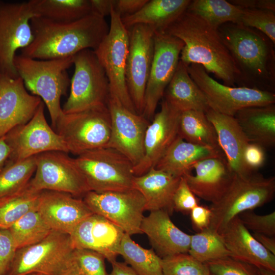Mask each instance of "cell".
I'll return each instance as SVG.
<instances>
[{
    "mask_svg": "<svg viewBox=\"0 0 275 275\" xmlns=\"http://www.w3.org/2000/svg\"><path fill=\"white\" fill-rule=\"evenodd\" d=\"M14 64L26 89L46 104L54 129L64 113L61 98L70 85L67 70L73 64V57L41 60L16 54Z\"/></svg>",
    "mask_w": 275,
    "mask_h": 275,
    "instance_id": "4",
    "label": "cell"
},
{
    "mask_svg": "<svg viewBox=\"0 0 275 275\" xmlns=\"http://www.w3.org/2000/svg\"><path fill=\"white\" fill-rule=\"evenodd\" d=\"M238 216L249 231L274 237V211L265 215H259L251 210H248L242 212Z\"/></svg>",
    "mask_w": 275,
    "mask_h": 275,
    "instance_id": "44",
    "label": "cell"
},
{
    "mask_svg": "<svg viewBox=\"0 0 275 275\" xmlns=\"http://www.w3.org/2000/svg\"><path fill=\"white\" fill-rule=\"evenodd\" d=\"M34 17L28 2L0 1V74L19 77L14 59L16 52L27 47L33 40L31 21Z\"/></svg>",
    "mask_w": 275,
    "mask_h": 275,
    "instance_id": "13",
    "label": "cell"
},
{
    "mask_svg": "<svg viewBox=\"0 0 275 275\" xmlns=\"http://www.w3.org/2000/svg\"><path fill=\"white\" fill-rule=\"evenodd\" d=\"M163 275H210L206 264L188 253H179L161 258Z\"/></svg>",
    "mask_w": 275,
    "mask_h": 275,
    "instance_id": "40",
    "label": "cell"
},
{
    "mask_svg": "<svg viewBox=\"0 0 275 275\" xmlns=\"http://www.w3.org/2000/svg\"><path fill=\"white\" fill-rule=\"evenodd\" d=\"M35 172L28 185L36 191L63 192L74 197L90 191L75 158L67 152L51 151L37 155Z\"/></svg>",
    "mask_w": 275,
    "mask_h": 275,
    "instance_id": "12",
    "label": "cell"
},
{
    "mask_svg": "<svg viewBox=\"0 0 275 275\" xmlns=\"http://www.w3.org/2000/svg\"><path fill=\"white\" fill-rule=\"evenodd\" d=\"M162 98L181 113L190 110L206 113L210 109L202 92L188 73L187 66L180 60Z\"/></svg>",
    "mask_w": 275,
    "mask_h": 275,
    "instance_id": "30",
    "label": "cell"
},
{
    "mask_svg": "<svg viewBox=\"0 0 275 275\" xmlns=\"http://www.w3.org/2000/svg\"><path fill=\"white\" fill-rule=\"evenodd\" d=\"M252 235L263 247L273 255H275L274 237H271L258 233H253Z\"/></svg>",
    "mask_w": 275,
    "mask_h": 275,
    "instance_id": "53",
    "label": "cell"
},
{
    "mask_svg": "<svg viewBox=\"0 0 275 275\" xmlns=\"http://www.w3.org/2000/svg\"><path fill=\"white\" fill-rule=\"evenodd\" d=\"M35 17L58 22L80 19L92 13L90 0H30Z\"/></svg>",
    "mask_w": 275,
    "mask_h": 275,
    "instance_id": "33",
    "label": "cell"
},
{
    "mask_svg": "<svg viewBox=\"0 0 275 275\" xmlns=\"http://www.w3.org/2000/svg\"><path fill=\"white\" fill-rule=\"evenodd\" d=\"M74 261L83 275H108L105 258L101 254L88 249H75Z\"/></svg>",
    "mask_w": 275,
    "mask_h": 275,
    "instance_id": "43",
    "label": "cell"
},
{
    "mask_svg": "<svg viewBox=\"0 0 275 275\" xmlns=\"http://www.w3.org/2000/svg\"><path fill=\"white\" fill-rule=\"evenodd\" d=\"M129 31L126 80L136 113L142 115L144 98L154 54L155 31L149 26L136 24Z\"/></svg>",
    "mask_w": 275,
    "mask_h": 275,
    "instance_id": "17",
    "label": "cell"
},
{
    "mask_svg": "<svg viewBox=\"0 0 275 275\" xmlns=\"http://www.w3.org/2000/svg\"><path fill=\"white\" fill-rule=\"evenodd\" d=\"M218 30L239 73L238 85L273 92L274 44L260 31L226 23Z\"/></svg>",
    "mask_w": 275,
    "mask_h": 275,
    "instance_id": "3",
    "label": "cell"
},
{
    "mask_svg": "<svg viewBox=\"0 0 275 275\" xmlns=\"http://www.w3.org/2000/svg\"><path fill=\"white\" fill-rule=\"evenodd\" d=\"M192 169L195 175L188 173L182 177L196 197L211 204L222 197L234 175L224 156L202 160Z\"/></svg>",
    "mask_w": 275,
    "mask_h": 275,
    "instance_id": "23",
    "label": "cell"
},
{
    "mask_svg": "<svg viewBox=\"0 0 275 275\" xmlns=\"http://www.w3.org/2000/svg\"><path fill=\"white\" fill-rule=\"evenodd\" d=\"M250 143L265 148L275 145V105L245 107L234 116Z\"/></svg>",
    "mask_w": 275,
    "mask_h": 275,
    "instance_id": "31",
    "label": "cell"
},
{
    "mask_svg": "<svg viewBox=\"0 0 275 275\" xmlns=\"http://www.w3.org/2000/svg\"><path fill=\"white\" fill-rule=\"evenodd\" d=\"M184 43L180 60L201 65L224 85L238 84L239 73L216 29L187 10L164 31Z\"/></svg>",
    "mask_w": 275,
    "mask_h": 275,
    "instance_id": "2",
    "label": "cell"
},
{
    "mask_svg": "<svg viewBox=\"0 0 275 275\" xmlns=\"http://www.w3.org/2000/svg\"><path fill=\"white\" fill-rule=\"evenodd\" d=\"M162 99L160 111L155 114L146 131L144 156L133 167L135 176L142 175L154 168L178 136L181 112Z\"/></svg>",
    "mask_w": 275,
    "mask_h": 275,
    "instance_id": "19",
    "label": "cell"
},
{
    "mask_svg": "<svg viewBox=\"0 0 275 275\" xmlns=\"http://www.w3.org/2000/svg\"><path fill=\"white\" fill-rule=\"evenodd\" d=\"M119 255L138 275H163L161 258L152 249L140 246L125 233L120 245Z\"/></svg>",
    "mask_w": 275,
    "mask_h": 275,
    "instance_id": "34",
    "label": "cell"
},
{
    "mask_svg": "<svg viewBox=\"0 0 275 275\" xmlns=\"http://www.w3.org/2000/svg\"><path fill=\"white\" fill-rule=\"evenodd\" d=\"M148 0H115L114 9L121 17L130 15L139 11Z\"/></svg>",
    "mask_w": 275,
    "mask_h": 275,
    "instance_id": "49",
    "label": "cell"
},
{
    "mask_svg": "<svg viewBox=\"0 0 275 275\" xmlns=\"http://www.w3.org/2000/svg\"><path fill=\"white\" fill-rule=\"evenodd\" d=\"M190 0H148L135 13L121 17L125 27L128 30L136 24L152 28L155 33H164L180 17L190 3Z\"/></svg>",
    "mask_w": 275,
    "mask_h": 275,
    "instance_id": "29",
    "label": "cell"
},
{
    "mask_svg": "<svg viewBox=\"0 0 275 275\" xmlns=\"http://www.w3.org/2000/svg\"><path fill=\"white\" fill-rule=\"evenodd\" d=\"M243 157L248 168L254 172L263 166L265 162L264 148L258 144L249 143L244 149Z\"/></svg>",
    "mask_w": 275,
    "mask_h": 275,
    "instance_id": "47",
    "label": "cell"
},
{
    "mask_svg": "<svg viewBox=\"0 0 275 275\" xmlns=\"http://www.w3.org/2000/svg\"><path fill=\"white\" fill-rule=\"evenodd\" d=\"M37 210L52 231L69 235L82 220L94 213L83 199L51 190L41 192Z\"/></svg>",
    "mask_w": 275,
    "mask_h": 275,
    "instance_id": "22",
    "label": "cell"
},
{
    "mask_svg": "<svg viewBox=\"0 0 275 275\" xmlns=\"http://www.w3.org/2000/svg\"><path fill=\"white\" fill-rule=\"evenodd\" d=\"M214 126L219 145L234 174L245 176L250 171L243 160V152L250 143L234 117L209 109L205 113Z\"/></svg>",
    "mask_w": 275,
    "mask_h": 275,
    "instance_id": "26",
    "label": "cell"
},
{
    "mask_svg": "<svg viewBox=\"0 0 275 275\" xmlns=\"http://www.w3.org/2000/svg\"><path fill=\"white\" fill-rule=\"evenodd\" d=\"M198 205L196 196L189 188L184 177H181L173 198L174 210L190 212Z\"/></svg>",
    "mask_w": 275,
    "mask_h": 275,
    "instance_id": "45",
    "label": "cell"
},
{
    "mask_svg": "<svg viewBox=\"0 0 275 275\" xmlns=\"http://www.w3.org/2000/svg\"><path fill=\"white\" fill-rule=\"evenodd\" d=\"M41 191L33 189L28 184L19 192L0 199V228L9 229L27 213L37 209Z\"/></svg>",
    "mask_w": 275,
    "mask_h": 275,
    "instance_id": "36",
    "label": "cell"
},
{
    "mask_svg": "<svg viewBox=\"0 0 275 275\" xmlns=\"http://www.w3.org/2000/svg\"><path fill=\"white\" fill-rule=\"evenodd\" d=\"M69 234L52 231L34 244L16 250L6 275H60L75 263Z\"/></svg>",
    "mask_w": 275,
    "mask_h": 275,
    "instance_id": "6",
    "label": "cell"
},
{
    "mask_svg": "<svg viewBox=\"0 0 275 275\" xmlns=\"http://www.w3.org/2000/svg\"><path fill=\"white\" fill-rule=\"evenodd\" d=\"M111 120L110 139L106 147L117 150L133 164H138L144 155V139L148 120L108 98Z\"/></svg>",
    "mask_w": 275,
    "mask_h": 275,
    "instance_id": "18",
    "label": "cell"
},
{
    "mask_svg": "<svg viewBox=\"0 0 275 275\" xmlns=\"http://www.w3.org/2000/svg\"><path fill=\"white\" fill-rule=\"evenodd\" d=\"M90 191L101 193L132 188L133 165L117 150L102 147L75 158Z\"/></svg>",
    "mask_w": 275,
    "mask_h": 275,
    "instance_id": "8",
    "label": "cell"
},
{
    "mask_svg": "<svg viewBox=\"0 0 275 275\" xmlns=\"http://www.w3.org/2000/svg\"><path fill=\"white\" fill-rule=\"evenodd\" d=\"M92 13L103 18L110 16L115 0H90Z\"/></svg>",
    "mask_w": 275,
    "mask_h": 275,
    "instance_id": "51",
    "label": "cell"
},
{
    "mask_svg": "<svg viewBox=\"0 0 275 275\" xmlns=\"http://www.w3.org/2000/svg\"><path fill=\"white\" fill-rule=\"evenodd\" d=\"M31 25L33 40L20 54L41 60L71 57L84 49L95 50L109 28L104 18L93 13L69 22L34 17Z\"/></svg>",
    "mask_w": 275,
    "mask_h": 275,
    "instance_id": "1",
    "label": "cell"
},
{
    "mask_svg": "<svg viewBox=\"0 0 275 275\" xmlns=\"http://www.w3.org/2000/svg\"><path fill=\"white\" fill-rule=\"evenodd\" d=\"M42 102L27 92L20 77L0 74V138L29 122Z\"/></svg>",
    "mask_w": 275,
    "mask_h": 275,
    "instance_id": "20",
    "label": "cell"
},
{
    "mask_svg": "<svg viewBox=\"0 0 275 275\" xmlns=\"http://www.w3.org/2000/svg\"><path fill=\"white\" fill-rule=\"evenodd\" d=\"M188 253L203 263L230 256L221 235L210 228L191 235Z\"/></svg>",
    "mask_w": 275,
    "mask_h": 275,
    "instance_id": "39",
    "label": "cell"
},
{
    "mask_svg": "<svg viewBox=\"0 0 275 275\" xmlns=\"http://www.w3.org/2000/svg\"><path fill=\"white\" fill-rule=\"evenodd\" d=\"M11 149L5 136L0 138V172L9 159Z\"/></svg>",
    "mask_w": 275,
    "mask_h": 275,
    "instance_id": "54",
    "label": "cell"
},
{
    "mask_svg": "<svg viewBox=\"0 0 275 275\" xmlns=\"http://www.w3.org/2000/svg\"><path fill=\"white\" fill-rule=\"evenodd\" d=\"M210 275H214V274H212V273H210Z\"/></svg>",
    "mask_w": 275,
    "mask_h": 275,
    "instance_id": "58",
    "label": "cell"
},
{
    "mask_svg": "<svg viewBox=\"0 0 275 275\" xmlns=\"http://www.w3.org/2000/svg\"><path fill=\"white\" fill-rule=\"evenodd\" d=\"M60 275H83V274L81 272L75 262L71 267Z\"/></svg>",
    "mask_w": 275,
    "mask_h": 275,
    "instance_id": "55",
    "label": "cell"
},
{
    "mask_svg": "<svg viewBox=\"0 0 275 275\" xmlns=\"http://www.w3.org/2000/svg\"><path fill=\"white\" fill-rule=\"evenodd\" d=\"M110 18L107 34L93 50L107 77L109 98L130 111L137 113L130 98L126 80L129 31L123 24L121 16L114 8Z\"/></svg>",
    "mask_w": 275,
    "mask_h": 275,
    "instance_id": "7",
    "label": "cell"
},
{
    "mask_svg": "<svg viewBox=\"0 0 275 275\" xmlns=\"http://www.w3.org/2000/svg\"><path fill=\"white\" fill-rule=\"evenodd\" d=\"M181 177L152 168L146 173L134 176L132 188L138 190L145 201V210L174 211L173 198Z\"/></svg>",
    "mask_w": 275,
    "mask_h": 275,
    "instance_id": "27",
    "label": "cell"
},
{
    "mask_svg": "<svg viewBox=\"0 0 275 275\" xmlns=\"http://www.w3.org/2000/svg\"><path fill=\"white\" fill-rule=\"evenodd\" d=\"M220 235L232 258L257 268L275 270V255L254 237L238 216L228 223Z\"/></svg>",
    "mask_w": 275,
    "mask_h": 275,
    "instance_id": "25",
    "label": "cell"
},
{
    "mask_svg": "<svg viewBox=\"0 0 275 275\" xmlns=\"http://www.w3.org/2000/svg\"><path fill=\"white\" fill-rule=\"evenodd\" d=\"M214 275H259L257 267L226 257L205 263Z\"/></svg>",
    "mask_w": 275,
    "mask_h": 275,
    "instance_id": "42",
    "label": "cell"
},
{
    "mask_svg": "<svg viewBox=\"0 0 275 275\" xmlns=\"http://www.w3.org/2000/svg\"><path fill=\"white\" fill-rule=\"evenodd\" d=\"M274 194V177H265L255 172L245 176L234 174L225 193L209 207V228L220 234L234 217L270 202Z\"/></svg>",
    "mask_w": 275,
    "mask_h": 275,
    "instance_id": "5",
    "label": "cell"
},
{
    "mask_svg": "<svg viewBox=\"0 0 275 275\" xmlns=\"http://www.w3.org/2000/svg\"><path fill=\"white\" fill-rule=\"evenodd\" d=\"M165 210L150 211L144 217L141 230L148 237L152 249L161 258L188 253L191 235L178 228Z\"/></svg>",
    "mask_w": 275,
    "mask_h": 275,
    "instance_id": "24",
    "label": "cell"
},
{
    "mask_svg": "<svg viewBox=\"0 0 275 275\" xmlns=\"http://www.w3.org/2000/svg\"><path fill=\"white\" fill-rule=\"evenodd\" d=\"M178 135L186 142L210 147L224 153L215 129L204 112L190 110L181 112Z\"/></svg>",
    "mask_w": 275,
    "mask_h": 275,
    "instance_id": "32",
    "label": "cell"
},
{
    "mask_svg": "<svg viewBox=\"0 0 275 275\" xmlns=\"http://www.w3.org/2000/svg\"><path fill=\"white\" fill-rule=\"evenodd\" d=\"M187 68L191 78L204 94L210 108L219 113L234 117L238 111L245 107L275 103L274 92L220 84L199 64H190Z\"/></svg>",
    "mask_w": 275,
    "mask_h": 275,
    "instance_id": "11",
    "label": "cell"
},
{
    "mask_svg": "<svg viewBox=\"0 0 275 275\" xmlns=\"http://www.w3.org/2000/svg\"><path fill=\"white\" fill-rule=\"evenodd\" d=\"M74 71L70 91L62 110L69 114L107 104L109 83L94 51L86 49L73 57Z\"/></svg>",
    "mask_w": 275,
    "mask_h": 275,
    "instance_id": "10",
    "label": "cell"
},
{
    "mask_svg": "<svg viewBox=\"0 0 275 275\" xmlns=\"http://www.w3.org/2000/svg\"><path fill=\"white\" fill-rule=\"evenodd\" d=\"M28 275H36V274H28Z\"/></svg>",
    "mask_w": 275,
    "mask_h": 275,
    "instance_id": "57",
    "label": "cell"
},
{
    "mask_svg": "<svg viewBox=\"0 0 275 275\" xmlns=\"http://www.w3.org/2000/svg\"><path fill=\"white\" fill-rule=\"evenodd\" d=\"M36 155L8 160L0 172V199L17 193L27 185L36 170Z\"/></svg>",
    "mask_w": 275,
    "mask_h": 275,
    "instance_id": "37",
    "label": "cell"
},
{
    "mask_svg": "<svg viewBox=\"0 0 275 275\" xmlns=\"http://www.w3.org/2000/svg\"><path fill=\"white\" fill-rule=\"evenodd\" d=\"M124 233L107 218L93 213L82 220L70 235L75 249L96 252L112 263L117 261Z\"/></svg>",
    "mask_w": 275,
    "mask_h": 275,
    "instance_id": "21",
    "label": "cell"
},
{
    "mask_svg": "<svg viewBox=\"0 0 275 275\" xmlns=\"http://www.w3.org/2000/svg\"><path fill=\"white\" fill-rule=\"evenodd\" d=\"M83 200L91 211L120 227L129 235L142 233L141 226L145 210L142 195L132 188L120 191H89Z\"/></svg>",
    "mask_w": 275,
    "mask_h": 275,
    "instance_id": "14",
    "label": "cell"
},
{
    "mask_svg": "<svg viewBox=\"0 0 275 275\" xmlns=\"http://www.w3.org/2000/svg\"><path fill=\"white\" fill-rule=\"evenodd\" d=\"M54 129L63 139L69 153L77 156L88 150L106 147L111 133L107 105L63 113Z\"/></svg>",
    "mask_w": 275,
    "mask_h": 275,
    "instance_id": "9",
    "label": "cell"
},
{
    "mask_svg": "<svg viewBox=\"0 0 275 275\" xmlns=\"http://www.w3.org/2000/svg\"><path fill=\"white\" fill-rule=\"evenodd\" d=\"M228 2L241 8L264 9L275 11L274 0H231Z\"/></svg>",
    "mask_w": 275,
    "mask_h": 275,
    "instance_id": "50",
    "label": "cell"
},
{
    "mask_svg": "<svg viewBox=\"0 0 275 275\" xmlns=\"http://www.w3.org/2000/svg\"><path fill=\"white\" fill-rule=\"evenodd\" d=\"M154 54L147 83L142 116L152 120L159 101L171 80L180 60L184 43L165 33H155Z\"/></svg>",
    "mask_w": 275,
    "mask_h": 275,
    "instance_id": "15",
    "label": "cell"
},
{
    "mask_svg": "<svg viewBox=\"0 0 275 275\" xmlns=\"http://www.w3.org/2000/svg\"><path fill=\"white\" fill-rule=\"evenodd\" d=\"M257 268L259 275H275V270L263 267Z\"/></svg>",
    "mask_w": 275,
    "mask_h": 275,
    "instance_id": "56",
    "label": "cell"
},
{
    "mask_svg": "<svg viewBox=\"0 0 275 275\" xmlns=\"http://www.w3.org/2000/svg\"><path fill=\"white\" fill-rule=\"evenodd\" d=\"M240 24L256 29L275 44V11L242 8Z\"/></svg>",
    "mask_w": 275,
    "mask_h": 275,
    "instance_id": "41",
    "label": "cell"
},
{
    "mask_svg": "<svg viewBox=\"0 0 275 275\" xmlns=\"http://www.w3.org/2000/svg\"><path fill=\"white\" fill-rule=\"evenodd\" d=\"M220 156H225L224 153L213 148L186 142L178 135L154 168L181 177L190 173L197 162Z\"/></svg>",
    "mask_w": 275,
    "mask_h": 275,
    "instance_id": "28",
    "label": "cell"
},
{
    "mask_svg": "<svg viewBox=\"0 0 275 275\" xmlns=\"http://www.w3.org/2000/svg\"><path fill=\"white\" fill-rule=\"evenodd\" d=\"M193 227L199 232L209 227L211 211L209 207L198 205L190 211Z\"/></svg>",
    "mask_w": 275,
    "mask_h": 275,
    "instance_id": "48",
    "label": "cell"
},
{
    "mask_svg": "<svg viewBox=\"0 0 275 275\" xmlns=\"http://www.w3.org/2000/svg\"><path fill=\"white\" fill-rule=\"evenodd\" d=\"M111 264L112 269L108 275H138L135 271L125 262L116 261Z\"/></svg>",
    "mask_w": 275,
    "mask_h": 275,
    "instance_id": "52",
    "label": "cell"
},
{
    "mask_svg": "<svg viewBox=\"0 0 275 275\" xmlns=\"http://www.w3.org/2000/svg\"><path fill=\"white\" fill-rule=\"evenodd\" d=\"M16 250L8 229L0 228V275H6Z\"/></svg>",
    "mask_w": 275,
    "mask_h": 275,
    "instance_id": "46",
    "label": "cell"
},
{
    "mask_svg": "<svg viewBox=\"0 0 275 275\" xmlns=\"http://www.w3.org/2000/svg\"><path fill=\"white\" fill-rule=\"evenodd\" d=\"M4 136L11 149L9 160H23L51 151L69 153L63 139L48 124L43 102L29 122L14 127Z\"/></svg>",
    "mask_w": 275,
    "mask_h": 275,
    "instance_id": "16",
    "label": "cell"
},
{
    "mask_svg": "<svg viewBox=\"0 0 275 275\" xmlns=\"http://www.w3.org/2000/svg\"><path fill=\"white\" fill-rule=\"evenodd\" d=\"M187 11L216 29L226 23L239 24L242 13L241 8L225 0L191 1Z\"/></svg>",
    "mask_w": 275,
    "mask_h": 275,
    "instance_id": "35",
    "label": "cell"
},
{
    "mask_svg": "<svg viewBox=\"0 0 275 275\" xmlns=\"http://www.w3.org/2000/svg\"><path fill=\"white\" fill-rule=\"evenodd\" d=\"M8 230L17 250L40 241L52 231L37 209L27 213Z\"/></svg>",
    "mask_w": 275,
    "mask_h": 275,
    "instance_id": "38",
    "label": "cell"
}]
</instances>
